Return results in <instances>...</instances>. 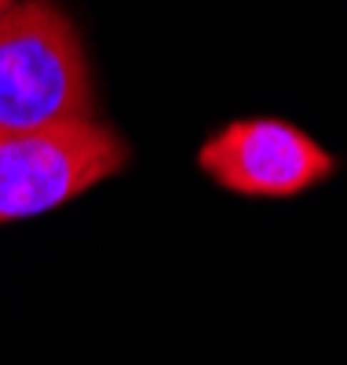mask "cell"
Wrapping results in <instances>:
<instances>
[{"label": "cell", "instance_id": "2", "mask_svg": "<svg viewBox=\"0 0 347 365\" xmlns=\"http://www.w3.org/2000/svg\"><path fill=\"white\" fill-rule=\"evenodd\" d=\"M124 139L96 117L0 135V227L44 216L117 175Z\"/></svg>", "mask_w": 347, "mask_h": 365}, {"label": "cell", "instance_id": "3", "mask_svg": "<svg viewBox=\"0 0 347 365\" xmlns=\"http://www.w3.org/2000/svg\"><path fill=\"white\" fill-rule=\"evenodd\" d=\"M198 168L227 194L289 201L329 182L336 175V158L293 120L241 117L201 143Z\"/></svg>", "mask_w": 347, "mask_h": 365}, {"label": "cell", "instance_id": "4", "mask_svg": "<svg viewBox=\"0 0 347 365\" xmlns=\"http://www.w3.org/2000/svg\"><path fill=\"white\" fill-rule=\"evenodd\" d=\"M11 4H15V0H0V11H8Z\"/></svg>", "mask_w": 347, "mask_h": 365}, {"label": "cell", "instance_id": "1", "mask_svg": "<svg viewBox=\"0 0 347 365\" xmlns=\"http://www.w3.org/2000/svg\"><path fill=\"white\" fill-rule=\"evenodd\" d=\"M91 117L88 63L74 22L51 0L0 11V135Z\"/></svg>", "mask_w": 347, "mask_h": 365}]
</instances>
